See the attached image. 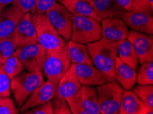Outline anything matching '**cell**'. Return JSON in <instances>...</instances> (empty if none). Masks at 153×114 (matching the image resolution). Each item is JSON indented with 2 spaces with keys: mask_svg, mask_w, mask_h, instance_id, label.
Listing matches in <instances>:
<instances>
[{
  "mask_svg": "<svg viewBox=\"0 0 153 114\" xmlns=\"http://www.w3.org/2000/svg\"><path fill=\"white\" fill-rule=\"evenodd\" d=\"M148 2V6H150V8L153 10V0H146Z\"/></svg>",
  "mask_w": 153,
  "mask_h": 114,
  "instance_id": "38",
  "label": "cell"
},
{
  "mask_svg": "<svg viewBox=\"0 0 153 114\" xmlns=\"http://www.w3.org/2000/svg\"><path fill=\"white\" fill-rule=\"evenodd\" d=\"M36 13L45 14L56 4V0H35Z\"/></svg>",
  "mask_w": 153,
  "mask_h": 114,
  "instance_id": "35",
  "label": "cell"
},
{
  "mask_svg": "<svg viewBox=\"0 0 153 114\" xmlns=\"http://www.w3.org/2000/svg\"><path fill=\"white\" fill-rule=\"evenodd\" d=\"M10 79L4 71L3 65L0 64V96H10Z\"/></svg>",
  "mask_w": 153,
  "mask_h": 114,
  "instance_id": "31",
  "label": "cell"
},
{
  "mask_svg": "<svg viewBox=\"0 0 153 114\" xmlns=\"http://www.w3.org/2000/svg\"><path fill=\"white\" fill-rule=\"evenodd\" d=\"M83 1H87V2H89V3L90 4V3H91V0H83Z\"/></svg>",
  "mask_w": 153,
  "mask_h": 114,
  "instance_id": "40",
  "label": "cell"
},
{
  "mask_svg": "<svg viewBox=\"0 0 153 114\" xmlns=\"http://www.w3.org/2000/svg\"><path fill=\"white\" fill-rule=\"evenodd\" d=\"M48 19L65 40H70L74 15L61 4L56 2L54 6L45 13Z\"/></svg>",
  "mask_w": 153,
  "mask_h": 114,
  "instance_id": "8",
  "label": "cell"
},
{
  "mask_svg": "<svg viewBox=\"0 0 153 114\" xmlns=\"http://www.w3.org/2000/svg\"><path fill=\"white\" fill-rule=\"evenodd\" d=\"M101 38L100 22L92 17L74 15L71 40L87 45Z\"/></svg>",
  "mask_w": 153,
  "mask_h": 114,
  "instance_id": "5",
  "label": "cell"
},
{
  "mask_svg": "<svg viewBox=\"0 0 153 114\" xmlns=\"http://www.w3.org/2000/svg\"><path fill=\"white\" fill-rule=\"evenodd\" d=\"M78 94L83 107L90 114H100L96 87L81 85Z\"/></svg>",
  "mask_w": 153,
  "mask_h": 114,
  "instance_id": "21",
  "label": "cell"
},
{
  "mask_svg": "<svg viewBox=\"0 0 153 114\" xmlns=\"http://www.w3.org/2000/svg\"><path fill=\"white\" fill-rule=\"evenodd\" d=\"M74 69L82 85L98 86L107 82L102 73L93 64H74Z\"/></svg>",
  "mask_w": 153,
  "mask_h": 114,
  "instance_id": "16",
  "label": "cell"
},
{
  "mask_svg": "<svg viewBox=\"0 0 153 114\" xmlns=\"http://www.w3.org/2000/svg\"><path fill=\"white\" fill-rule=\"evenodd\" d=\"M44 81L43 73L39 71H23L10 80V92L18 108Z\"/></svg>",
  "mask_w": 153,
  "mask_h": 114,
  "instance_id": "2",
  "label": "cell"
},
{
  "mask_svg": "<svg viewBox=\"0 0 153 114\" xmlns=\"http://www.w3.org/2000/svg\"><path fill=\"white\" fill-rule=\"evenodd\" d=\"M58 83L59 82L50 80L44 81L27 98L20 108V112L23 113L27 109L51 101L56 92Z\"/></svg>",
  "mask_w": 153,
  "mask_h": 114,
  "instance_id": "12",
  "label": "cell"
},
{
  "mask_svg": "<svg viewBox=\"0 0 153 114\" xmlns=\"http://www.w3.org/2000/svg\"><path fill=\"white\" fill-rule=\"evenodd\" d=\"M81 85L74 69V64L71 63L69 68L60 79L57 85L56 93L66 99L76 94L79 91Z\"/></svg>",
  "mask_w": 153,
  "mask_h": 114,
  "instance_id": "17",
  "label": "cell"
},
{
  "mask_svg": "<svg viewBox=\"0 0 153 114\" xmlns=\"http://www.w3.org/2000/svg\"><path fill=\"white\" fill-rule=\"evenodd\" d=\"M117 42L102 37L98 40L86 45L93 64L108 82L116 81L115 63L117 57Z\"/></svg>",
  "mask_w": 153,
  "mask_h": 114,
  "instance_id": "1",
  "label": "cell"
},
{
  "mask_svg": "<svg viewBox=\"0 0 153 114\" xmlns=\"http://www.w3.org/2000/svg\"><path fill=\"white\" fill-rule=\"evenodd\" d=\"M46 50L39 43L17 47L13 55L17 57L28 72H42Z\"/></svg>",
  "mask_w": 153,
  "mask_h": 114,
  "instance_id": "7",
  "label": "cell"
},
{
  "mask_svg": "<svg viewBox=\"0 0 153 114\" xmlns=\"http://www.w3.org/2000/svg\"><path fill=\"white\" fill-rule=\"evenodd\" d=\"M117 57L132 68L137 71L139 59L132 44L127 39L117 42Z\"/></svg>",
  "mask_w": 153,
  "mask_h": 114,
  "instance_id": "22",
  "label": "cell"
},
{
  "mask_svg": "<svg viewBox=\"0 0 153 114\" xmlns=\"http://www.w3.org/2000/svg\"><path fill=\"white\" fill-rule=\"evenodd\" d=\"M66 101L72 114H90L83 107L78 92L74 96L66 99Z\"/></svg>",
  "mask_w": 153,
  "mask_h": 114,
  "instance_id": "30",
  "label": "cell"
},
{
  "mask_svg": "<svg viewBox=\"0 0 153 114\" xmlns=\"http://www.w3.org/2000/svg\"><path fill=\"white\" fill-rule=\"evenodd\" d=\"M71 65L68 43L59 49L46 51L43 73L48 80L59 82Z\"/></svg>",
  "mask_w": 153,
  "mask_h": 114,
  "instance_id": "4",
  "label": "cell"
},
{
  "mask_svg": "<svg viewBox=\"0 0 153 114\" xmlns=\"http://www.w3.org/2000/svg\"><path fill=\"white\" fill-rule=\"evenodd\" d=\"M102 37L112 41L127 39L129 29L124 21L120 17H111L101 21Z\"/></svg>",
  "mask_w": 153,
  "mask_h": 114,
  "instance_id": "13",
  "label": "cell"
},
{
  "mask_svg": "<svg viewBox=\"0 0 153 114\" xmlns=\"http://www.w3.org/2000/svg\"><path fill=\"white\" fill-rule=\"evenodd\" d=\"M14 0H0V5L8 6V5L13 4Z\"/></svg>",
  "mask_w": 153,
  "mask_h": 114,
  "instance_id": "37",
  "label": "cell"
},
{
  "mask_svg": "<svg viewBox=\"0 0 153 114\" xmlns=\"http://www.w3.org/2000/svg\"><path fill=\"white\" fill-rule=\"evenodd\" d=\"M100 114H118L124 88L117 81L106 82L96 87Z\"/></svg>",
  "mask_w": 153,
  "mask_h": 114,
  "instance_id": "6",
  "label": "cell"
},
{
  "mask_svg": "<svg viewBox=\"0 0 153 114\" xmlns=\"http://www.w3.org/2000/svg\"><path fill=\"white\" fill-rule=\"evenodd\" d=\"M6 6H3V5H0V13H1V11L4 10V8H5Z\"/></svg>",
  "mask_w": 153,
  "mask_h": 114,
  "instance_id": "39",
  "label": "cell"
},
{
  "mask_svg": "<svg viewBox=\"0 0 153 114\" xmlns=\"http://www.w3.org/2000/svg\"><path fill=\"white\" fill-rule=\"evenodd\" d=\"M136 71L121 61L117 57L115 63V76L116 81L122 85L124 90H131L137 83Z\"/></svg>",
  "mask_w": 153,
  "mask_h": 114,
  "instance_id": "18",
  "label": "cell"
},
{
  "mask_svg": "<svg viewBox=\"0 0 153 114\" xmlns=\"http://www.w3.org/2000/svg\"><path fill=\"white\" fill-rule=\"evenodd\" d=\"M131 90L146 105L153 108L152 85H135Z\"/></svg>",
  "mask_w": 153,
  "mask_h": 114,
  "instance_id": "24",
  "label": "cell"
},
{
  "mask_svg": "<svg viewBox=\"0 0 153 114\" xmlns=\"http://www.w3.org/2000/svg\"><path fill=\"white\" fill-rule=\"evenodd\" d=\"M59 3L65 7L67 10L74 16L92 17L101 23L102 20L97 15L89 2L83 0H58Z\"/></svg>",
  "mask_w": 153,
  "mask_h": 114,
  "instance_id": "19",
  "label": "cell"
},
{
  "mask_svg": "<svg viewBox=\"0 0 153 114\" xmlns=\"http://www.w3.org/2000/svg\"><path fill=\"white\" fill-rule=\"evenodd\" d=\"M117 4L121 6L124 10L126 11L132 10V5L131 0H115Z\"/></svg>",
  "mask_w": 153,
  "mask_h": 114,
  "instance_id": "36",
  "label": "cell"
},
{
  "mask_svg": "<svg viewBox=\"0 0 153 114\" xmlns=\"http://www.w3.org/2000/svg\"><path fill=\"white\" fill-rule=\"evenodd\" d=\"M24 114H53L51 101L34 107L24 111Z\"/></svg>",
  "mask_w": 153,
  "mask_h": 114,
  "instance_id": "33",
  "label": "cell"
},
{
  "mask_svg": "<svg viewBox=\"0 0 153 114\" xmlns=\"http://www.w3.org/2000/svg\"><path fill=\"white\" fill-rule=\"evenodd\" d=\"M13 4L25 13H36L35 0H14Z\"/></svg>",
  "mask_w": 153,
  "mask_h": 114,
  "instance_id": "32",
  "label": "cell"
},
{
  "mask_svg": "<svg viewBox=\"0 0 153 114\" xmlns=\"http://www.w3.org/2000/svg\"><path fill=\"white\" fill-rule=\"evenodd\" d=\"M17 46L10 37L0 38V64L3 65L13 55Z\"/></svg>",
  "mask_w": 153,
  "mask_h": 114,
  "instance_id": "27",
  "label": "cell"
},
{
  "mask_svg": "<svg viewBox=\"0 0 153 114\" xmlns=\"http://www.w3.org/2000/svg\"><path fill=\"white\" fill-rule=\"evenodd\" d=\"M90 4L102 20L111 17H120L122 12L125 10L115 0H91Z\"/></svg>",
  "mask_w": 153,
  "mask_h": 114,
  "instance_id": "20",
  "label": "cell"
},
{
  "mask_svg": "<svg viewBox=\"0 0 153 114\" xmlns=\"http://www.w3.org/2000/svg\"><path fill=\"white\" fill-rule=\"evenodd\" d=\"M19 110L10 96H0V114H18Z\"/></svg>",
  "mask_w": 153,
  "mask_h": 114,
  "instance_id": "29",
  "label": "cell"
},
{
  "mask_svg": "<svg viewBox=\"0 0 153 114\" xmlns=\"http://www.w3.org/2000/svg\"><path fill=\"white\" fill-rule=\"evenodd\" d=\"M25 13L13 4L6 6L0 13V38L10 36Z\"/></svg>",
  "mask_w": 153,
  "mask_h": 114,
  "instance_id": "15",
  "label": "cell"
},
{
  "mask_svg": "<svg viewBox=\"0 0 153 114\" xmlns=\"http://www.w3.org/2000/svg\"><path fill=\"white\" fill-rule=\"evenodd\" d=\"M132 10L152 15V10L148 6L146 0H131Z\"/></svg>",
  "mask_w": 153,
  "mask_h": 114,
  "instance_id": "34",
  "label": "cell"
},
{
  "mask_svg": "<svg viewBox=\"0 0 153 114\" xmlns=\"http://www.w3.org/2000/svg\"><path fill=\"white\" fill-rule=\"evenodd\" d=\"M120 18L126 23L131 30L149 35L153 34L152 15L135 10H123Z\"/></svg>",
  "mask_w": 153,
  "mask_h": 114,
  "instance_id": "11",
  "label": "cell"
},
{
  "mask_svg": "<svg viewBox=\"0 0 153 114\" xmlns=\"http://www.w3.org/2000/svg\"><path fill=\"white\" fill-rule=\"evenodd\" d=\"M3 67L10 80L25 69L22 62L13 55L6 60L3 64Z\"/></svg>",
  "mask_w": 153,
  "mask_h": 114,
  "instance_id": "25",
  "label": "cell"
},
{
  "mask_svg": "<svg viewBox=\"0 0 153 114\" xmlns=\"http://www.w3.org/2000/svg\"><path fill=\"white\" fill-rule=\"evenodd\" d=\"M141 65L137 75V83L139 85H152L153 62H144Z\"/></svg>",
  "mask_w": 153,
  "mask_h": 114,
  "instance_id": "26",
  "label": "cell"
},
{
  "mask_svg": "<svg viewBox=\"0 0 153 114\" xmlns=\"http://www.w3.org/2000/svg\"><path fill=\"white\" fill-rule=\"evenodd\" d=\"M153 108L143 103L133 90H124L123 92L118 114H152Z\"/></svg>",
  "mask_w": 153,
  "mask_h": 114,
  "instance_id": "14",
  "label": "cell"
},
{
  "mask_svg": "<svg viewBox=\"0 0 153 114\" xmlns=\"http://www.w3.org/2000/svg\"><path fill=\"white\" fill-rule=\"evenodd\" d=\"M17 47L38 43L30 13H25L9 36Z\"/></svg>",
  "mask_w": 153,
  "mask_h": 114,
  "instance_id": "10",
  "label": "cell"
},
{
  "mask_svg": "<svg viewBox=\"0 0 153 114\" xmlns=\"http://www.w3.org/2000/svg\"><path fill=\"white\" fill-rule=\"evenodd\" d=\"M69 55L73 64H92V60L85 44L73 40L68 42Z\"/></svg>",
  "mask_w": 153,
  "mask_h": 114,
  "instance_id": "23",
  "label": "cell"
},
{
  "mask_svg": "<svg viewBox=\"0 0 153 114\" xmlns=\"http://www.w3.org/2000/svg\"><path fill=\"white\" fill-rule=\"evenodd\" d=\"M53 114H72L65 98L56 92L51 100Z\"/></svg>",
  "mask_w": 153,
  "mask_h": 114,
  "instance_id": "28",
  "label": "cell"
},
{
  "mask_svg": "<svg viewBox=\"0 0 153 114\" xmlns=\"http://www.w3.org/2000/svg\"><path fill=\"white\" fill-rule=\"evenodd\" d=\"M30 15L38 43L46 51L59 49L68 43L58 33L45 14L36 13Z\"/></svg>",
  "mask_w": 153,
  "mask_h": 114,
  "instance_id": "3",
  "label": "cell"
},
{
  "mask_svg": "<svg viewBox=\"0 0 153 114\" xmlns=\"http://www.w3.org/2000/svg\"><path fill=\"white\" fill-rule=\"evenodd\" d=\"M127 40L132 44L137 55L140 64L153 62V36L134 30L129 31Z\"/></svg>",
  "mask_w": 153,
  "mask_h": 114,
  "instance_id": "9",
  "label": "cell"
}]
</instances>
